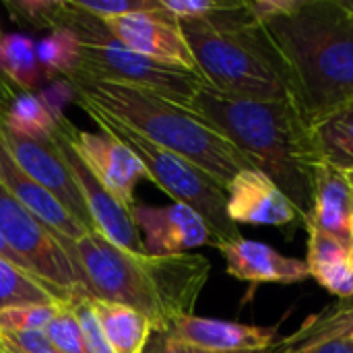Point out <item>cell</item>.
Instances as JSON below:
<instances>
[{
    "instance_id": "cell-1",
    "label": "cell",
    "mask_w": 353,
    "mask_h": 353,
    "mask_svg": "<svg viewBox=\"0 0 353 353\" xmlns=\"http://www.w3.org/2000/svg\"><path fill=\"white\" fill-rule=\"evenodd\" d=\"M62 246L87 296L128 306L147 316L153 329H170L176 319L194 314L211 273L203 254H139L95 232Z\"/></svg>"
},
{
    "instance_id": "cell-2",
    "label": "cell",
    "mask_w": 353,
    "mask_h": 353,
    "mask_svg": "<svg viewBox=\"0 0 353 353\" xmlns=\"http://www.w3.org/2000/svg\"><path fill=\"white\" fill-rule=\"evenodd\" d=\"M290 99L306 124L353 101V12L341 0H300L265 25Z\"/></svg>"
},
{
    "instance_id": "cell-3",
    "label": "cell",
    "mask_w": 353,
    "mask_h": 353,
    "mask_svg": "<svg viewBox=\"0 0 353 353\" xmlns=\"http://www.w3.org/2000/svg\"><path fill=\"white\" fill-rule=\"evenodd\" d=\"M188 108L217 128L254 170L269 176L304 221L321 161L312 149L308 124L292 99H236L203 85Z\"/></svg>"
},
{
    "instance_id": "cell-4",
    "label": "cell",
    "mask_w": 353,
    "mask_h": 353,
    "mask_svg": "<svg viewBox=\"0 0 353 353\" xmlns=\"http://www.w3.org/2000/svg\"><path fill=\"white\" fill-rule=\"evenodd\" d=\"M66 79L74 85L77 97L110 114L153 145L199 165L225 188L240 172L252 168L217 128L188 105L141 87L79 74Z\"/></svg>"
},
{
    "instance_id": "cell-5",
    "label": "cell",
    "mask_w": 353,
    "mask_h": 353,
    "mask_svg": "<svg viewBox=\"0 0 353 353\" xmlns=\"http://www.w3.org/2000/svg\"><path fill=\"white\" fill-rule=\"evenodd\" d=\"M178 23L207 87L236 99H290L281 60L244 2H225L209 19Z\"/></svg>"
},
{
    "instance_id": "cell-6",
    "label": "cell",
    "mask_w": 353,
    "mask_h": 353,
    "mask_svg": "<svg viewBox=\"0 0 353 353\" xmlns=\"http://www.w3.org/2000/svg\"><path fill=\"white\" fill-rule=\"evenodd\" d=\"M60 25L68 27L79 39V64L72 74L149 89L182 105H190L199 89L207 85L199 72L155 62L128 50L108 31L101 19L81 10L74 0L62 2Z\"/></svg>"
},
{
    "instance_id": "cell-7",
    "label": "cell",
    "mask_w": 353,
    "mask_h": 353,
    "mask_svg": "<svg viewBox=\"0 0 353 353\" xmlns=\"http://www.w3.org/2000/svg\"><path fill=\"white\" fill-rule=\"evenodd\" d=\"M77 103L91 116V120L99 126L101 132L118 139L143 161L149 180H153L165 194H170L174 203L190 207L205 219L215 238V244L240 238V228L228 215L225 186H221L211 174L186 161L184 157L153 145L126 124L87 103L85 99L77 97Z\"/></svg>"
},
{
    "instance_id": "cell-8",
    "label": "cell",
    "mask_w": 353,
    "mask_h": 353,
    "mask_svg": "<svg viewBox=\"0 0 353 353\" xmlns=\"http://www.w3.org/2000/svg\"><path fill=\"white\" fill-rule=\"evenodd\" d=\"M0 236L27 265V271L64 302L83 296L81 277L62 242L0 186Z\"/></svg>"
},
{
    "instance_id": "cell-9",
    "label": "cell",
    "mask_w": 353,
    "mask_h": 353,
    "mask_svg": "<svg viewBox=\"0 0 353 353\" xmlns=\"http://www.w3.org/2000/svg\"><path fill=\"white\" fill-rule=\"evenodd\" d=\"M58 128L68 139L79 159L87 165L93 178L126 209L134 203V188L141 180L149 178L143 161L118 139L105 132H89L77 128L72 122L62 120Z\"/></svg>"
},
{
    "instance_id": "cell-10",
    "label": "cell",
    "mask_w": 353,
    "mask_h": 353,
    "mask_svg": "<svg viewBox=\"0 0 353 353\" xmlns=\"http://www.w3.org/2000/svg\"><path fill=\"white\" fill-rule=\"evenodd\" d=\"M0 137L6 145L8 155L14 159V163L31 180L43 186L50 194H54L77 221H81L89 232H95L91 225L87 207H85V201L81 196V190L74 182V176L64 163L62 155L58 153L54 139L33 141L17 132H10L2 126V114H0Z\"/></svg>"
},
{
    "instance_id": "cell-11",
    "label": "cell",
    "mask_w": 353,
    "mask_h": 353,
    "mask_svg": "<svg viewBox=\"0 0 353 353\" xmlns=\"http://www.w3.org/2000/svg\"><path fill=\"white\" fill-rule=\"evenodd\" d=\"M103 25L122 46L141 56L199 72L180 23L168 10H163V6L149 12H134L110 19L103 21Z\"/></svg>"
},
{
    "instance_id": "cell-12",
    "label": "cell",
    "mask_w": 353,
    "mask_h": 353,
    "mask_svg": "<svg viewBox=\"0 0 353 353\" xmlns=\"http://www.w3.org/2000/svg\"><path fill=\"white\" fill-rule=\"evenodd\" d=\"M54 145L58 149V153L62 155L64 163L68 165V170L74 176V182L81 190V196L85 201L91 225L95 230V234L103 236L108 242L126 248L130 252H139L145 254V246L141 240V234L130 217V211H126L95 178L93 174L87 170V165L79 159V155L74 153V149L70 147L68 139L64 137V132L58 128L54 134Z\"/></svg>"
},
{
    "instance_id": "cell-13",
    "label": "cell",
    "mask_w": 353,
    "mask_h": 353,
    "mask_svg": "<svg viewBox=\"0 0 353 353\" xmlns=\"http://www.w3.org/2000/svg\"><path fill=\"white\" fill-rule=\"evenodd\" d=\"M130 217L141 234L145 254L149 256L186 254L192 248L215 244L205 219L180 203L165 207L134 205L130 209Z\"/></svg>"
},
{
    "instance_id": "cell-14",
    "label": "cell",
    "mask_w": 353,
    "mask_h": 353,
    "mask_svg": "<svg viewBox=\"0 0 353 353\" xmlns=\"http://www.w3.org/2000/svg\"><path fill=\"white\" fill-rule=\"evenodd\" d=\"M228 215L240 225H273L285 228L302 223L296 205L283 190L263 172L248 168L240 172L225 188Z\"/></svg>"
},
{
    "instance_id": "cell-15",
    "label": "cell",
    "mask_w": 353,
    "mask_h": 353,
    "mask_svg": "<svg viewBox=\"0 0 353 353\" xmlns=\"http://www.w3.org/2000/svg\"><path fill=\"white\" fill-rule=\"evenodd\" d=\"M170 333L203 353H259L279 341L277 327L244 325L199 314L176 319Z\"/></svg>"
},
{
    "instance_id": "cell-16",
    "label": "cell",
    "mask_w": 353,
    "mask_h": 353,
    "mask_svg": "<svg viewBox=\"0 0 353 353\" xmlns=\"http://www.w3.org/2000/svg\"><path fill=\"white\" fill-rule=\"evenodd\" d=\"M215 248L225 261V271L250 285H294L310 279L306 261L285 256L273 246L248 238L217 242Z\"/></svg>"
},
{
    "instance_id": "cell-17",
    "label": "cell",
    "mask_w": 353,
    "mask_h": 353,
    "mask_svg": "<svg viewBox=\"0 0 353 353\" xmlns=\"http://www.w3.org/2000/svg\"><path fill=\"white\" fill-rule=\"evenodd\" d=\"M0 186H4V190L21 207H25L35 219H39L60 242H74L87 234H93L81 221H77L54 194H50L35 180H31L14 163V159L6 151L2 137H0Z\"/></svg>"
},
{
    "instance_id": "cell-18",
    "label": "cell",
    "mask_w": 353,
    "mask_h": 353,
    "mask_svg": "<svg viewBox=\"0 0 353 353\" xmlns=\"http://www.w3.org/2000/svg\"><path fill=\"white\" fill-rule=\"evenodd\" d=\"M302 225L353 244V186L345 174L325 163L316 165L312 203Z\"/></svg>"
},
{
    "instance_id": "cell-19",
    "label": "cell",
    "mask_w": 353,
    "mask_h": 353,
    "mask_svg": "<svg viewBox=\"0 0 353 353\" xmlns=\"http://www.w3.org/2000/svg\"><path fill=\"white\" fill-rule=\"evenodd\" d=\"M310 279L339 300L353 298V244L331 238L314 228H306Z\"/></svg>"
},
{
    "instance_id": "cell-20",
    "label": "cell",
    "mask_w": 353,
    "mask_h": 353,
    "mask_svg": "<svg viewBox=\"0 0 353 353\" xmlns=\"http://www.w3.org/2000/svg\"><path fill=\"white\" fill-rule=\"evenodd\" d=\"M312 149L321 163L353 174V101L308 124Z\"/></svg>"
},
{
    "instance_id": "cell-21",
    "label": "cell",
    "mask_w": 353,
    "mask_h": 353,
    "mask_svg": "<svg viewBox=\"0 0 353 353\" xmlns=\"http://www.w3.org/2000/svg\"><path fill=\"white\" fill-rule=\"evenodd\" d=\"M89 302H91V308H93L114 353L143 352V347L153 331L147 316H143L141 312H137L128 306L95 300L91 296H89Z\"/></svg>"
},
{
    "instance_id": "cell-22",
    "label": "cell",
    "mask_w": 353,
    "mask_h": 353,
    "mask_svg": "<svg viewBox=\"0 0 353 353\" xmlns=\"http://www.w3.org/2000/svg\"><path fill=\"white\" fill-rule=\"evenodd\" d=\"M331 339H350L353 341V298L337 300L327 306L323 312L304 321V325L290 337H283L275 343L277 352L290 353L331 341Z\"/></svg>"
},
{
    "instance_id": "cell-23",
    "label": "cell",
    "mask_w": 353,
    "mask_h": 353,
    "mask_svg": "<svg viewBox=\"0 0 353 353\" xmlns=\"http://www.w3.org/2000/svg\"><path fill=\"white\" fill-rule=\"evenodd\" d=\"M0 64L8 81L23 93H33L46 79L37 60L33 37L25 33H8L0 39Z\"/></svg>"
},
{
    "instance_id": "cell-24",
    "label": "cell",
    "mask_w": 353,
    "mask_h": 353,
    "mask_svg": "<svg viewBox=\"0 0 353 353\" xmlns=\"http://www.w3.org/2000/svg\"><path fill=\"white\" fill-rule=\"evenodd\" d=\"M2 126L33 141H52L58 124L39 101L37 93H19L6 112H2Z\"/></svg>"
},
{
    "instance_id": "cell-25",
    "label": "cell",
    "mask_w": 353,
    "mask_h": 353,
    "mask_svg": "<svg viewBox=\"0 0 353 353\" xmlns=\"http://www.w3.org/2000/svg\"><path fill=\"white\" fill-rule=\"evenodd\" d=\"M29 304H64V300L31 273L0 259V310Z\"/></svg>"
},
{
    "instance_id": "cell-26",
    "label": "cell",
    "mask_w": 353,
    "mask_h": 353,
    "mask_svg": "<svg viewBox=\"0 0 353 353\" xmlns=\"http://www.w3.org/2000/svg\"><path fill=\"white\" fill-rule=\"evenodd\" d=\"M35 50L46 79L54 81L58 74L70 77L79 64V39L68 27H54L35 43Z\"/></svg>"
},
{
    "instance_id": "cell-27",
    "label": "cell",
    "mask_w": 353,
    "mask_h": 353,
    "mask_svg": "<svg viewBox=\"0 0 353 353\" xmlns=\"http://www.w3.org/2000/svg\"><path fill=\"white\" fill-rule=\"evenodd\" d=\"M60 304H29L0 310V333H43Z\"/></svg>"
},
{
    "instance_id": "cell-28",
    "label": "cell",
    "mask_w": 353,
    "mask_h": 353,
    "mask_svg": "<svg viewBox=\"0 0 353 353\" xmlns=\"http://www.w3.org/2000/svg\"><path fill=\"white\" fill-rule=\"evenodd\" d=\"M56 353H89L79 321L68 302L58 306L56 316L43 331Z\"/></svg>"
},
{
    "instance_id": "cell-29",
    "label": "cell",
    "mask_w": 353,
    "mask_h": 353,
    "mask_svg": "<svg viewBox=\"0 0 353 353\" xmlns=\"http://www.w3.org/2000/svg\"><path fill=\"white\" fill-rule=\"evenodd\" d=\"M12 21L31 25L35 29L52 31L58 27V12L62 2L60 0H10L4 2Z\"/></svg>"
},
{
    "instance_id": "cell-30",
    "label": "cell",
    "mask_w": 353,
    "mask_h": 353,
    "mask_svg": "<svg viewBox=\"0 0 353 353\" xmlns=\"http://www.w3.org/2000/svg\"><path fill=\"white\" fill-rule=\"evenodd\" d=\"M77 321H79V327L83 331V337H85V343H87V352L89 353H114L112 345L108 343L105 339V333L91 308V302H89V296L83 294V296H74L72 300H68Z\"/></svg>"
},
{
    "instance_id": "cell-31",
    "label": "cell",
    "mask_w": 353,
    "mask_h": 353,
    "mask_svg": "<svg viewBox=\"0 0 353 353\" xmlns=\"http://www.w3.org/2000/svg\"><path fill=\"white\" fill-rule=\"evenodd\" d=\"M74 4L81 10L101 21H110V19H118V17L134 14V12H149L161 6L159 0H74Z\"/></svg>"
},
{
    "instance_id": "cell-32",
    "label": "cell",
    "mask_w": 353,
    "mask_h": 353,
    "mask_svg": "<svg viewBox=\"0 0 353 353\" xmlns=\"http://www.w3.org/2000/svg\"><path fill=\"white\" fill-rule=\"evenodd\" d=\"M37 97L43 103V108L50 112V116L56 120V124H60L62 120H66L64 110L72 99H77V91L74 85L64 77V79H54L48 87H43L37 93Z\"/></svg>"
},
{
    "instance_id": "cell-33",
    "label": "cell",
    "mask_w": 353,
    "mask_h": 353,
    "mask_svg": "<svg viewBox=\"0 0 353 353\" xmlns=\"http://www.w3.org/2000/svg\"><path fill=\"white\" fill-rule=\"evenodd\" d=\"M163 10H168L176 21H199L209 19L225 6L217 0H161Z\"/></svg>"
},
{
    "instance_id": "cell-34",
    "label": "cell",
    "mask_w": 353,
    "mask_h": 353,
    "mask_svg": "<svg viewBox=\"0 0 353 353\" xmlns=\"http://www.w3.org/2000/svg\"><path fill=\"white\" fill-rule=\"evenodd\" d=\"M300 0H252V2H244L246 10L250 12L252 21L259 25H265L281 14L292 12L298 6Z\"/></svg>"
},
{
    "instance_id": "cell-35",
    "label": "cell",
    "mask_w": 353,
    "mask_h": 353,
    "mask_svg": "<svg viewBox=\"0 0 353 353\" xmlns=\"http://www.w3.org/2000/svg\"><path fill=\"white\" fill-rule=\"evenodd\" d=\"M141 353H203L178 341L170 329H153Z\"/></svg>"
},
{
    "instance_id": "cell-36",
    "label": "cell",
    "mask_w": 353,
    "mask_h": 353,
    "mask_svg": "<svg viewBox=\"0 0 353 353\" xmlns=\"http://www.w3.org/2000/svg\"><path fill=\"white\" fill-rule=\"evenodd\" d=\"M273 353L281 352H277V347H275ZM290 353H353V341H350V339H331V341H323V343H316V345Z\"/></svg>"
},
{
    "instance_id": "cell-37",
    "label": "cell",
    "mask_w": 353,
    "mask_h": 353,
    "mask_svg": "<svg viewBox=\"0 0 353 353\" xmlns=\"http://www.w3.org/2000/svg\"><path fill=\"white\" fill-rule=\"evenodd\" d=\"M19 89L8 81V77L4 74V70H2V64H0V110L2 112H6L8 108H10V103L17 99V93Z\"/></svg>"
},
{
    "instance_id": "cell-38",
    "label": "cell",
    "mask_w": 353,
    "mask_h": 353,
    "mask_svg": "<svg viewBox=\"0 0 353 353\" xmlns=\"http://www.w3.org/2000/svg\"><path fill=\"white\" fill-rule=\"evenodd\" d=\"M0 259L2 261H6V263H10V265H14V267H19V269H23V271H27V265L12 252V248L6 244V240L0 236ZM29 273V271H27Z\"/></svg>"
},
{
    "instance_id": "cell-39",
    "label": "cell",
    "mask_w": 353,
    "mask_h": 353,
    "mask_svg": "<svg viewBox=\"0 0 353 353\" xmlns=\"http://www.w3.org/2000/svg\"><path fill=\"white\" fill-rule=\"evenodd\" d=\"M341 2H343V6H345L350 12H353V0H341Z\"/></svg>"
},
{
    "instance_id": "cell-40",
    "label": "cell",
    "mask_w": 353,
    "mask_h": 353,
    "mask_svg": "<svg viewBox=\"0 0 353 353\" xmlns=\"http://www.w3.org/2000/svg\"><path fill=\"white\" fill-rule=\"evenodd\" d=\"M275 352V345L273 347H269V350H265V352H259V353H273Z\"/></svg>"
},
{
    "instance_id": "cell-41",
    "label": "cell",
    "mask_w": 353,
    "mask_h": 353,
    "mask_svg": "<svg viewBox=\"0 0 353 353\" xmlns=\"http://www.w3.org/2000/svg\"><path fill=\"white\" fill-rule=\"evenodd\" d=\"M4 353H19V352H4ZM41 353H56V352L52 350V352H41Z\"/></svg>"
},
{
    "instance_id": "cell-42",
    "label": "cell",
    "mask_w": 353,
    "mask_h": 353,
    "mask_svg": "<svg viewBox=\"0 0 353 353\" xmlns=\"http://www.w3.org/2000/svg\"><path fill=\"white\" fill-rule=\"evenodd\" d=\"M347 178H350V182H352V186H353V174L352 176H347Z\"/></svg>"
},
{
    "instance_id": "cell-43",
    "label": "cell",
    "mask_w": 353,
    "mask_h": 353,
    "mask_svg": "<svg viewBox=\"0 0 353 353\" xmlns=\"http://www.w3.org/2000/svg\"><path fill=\"white\" fill-rule=\"evenodd\" d=\"M0 353H4V352H2V350H0Z\"/></svg>"
},
{
    "instance_id": "cell-44",
    "label": "cell",
    "mask_w": 353,
    "mask_h": 353,
    "mask_svg": "<svg viewBox=\"0 0 353 353\" xmlns=\"http://www.w3.org/2000/svg\"><path fill=\"white\" fill-rule=\"evenodd\" d=\"M0 39H2V35H0Z\"/></svg>"
}]
</instances>
